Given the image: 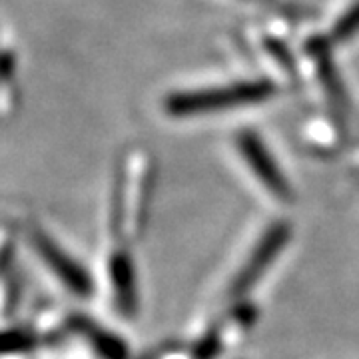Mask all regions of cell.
<instances>
[{"instance_id": "cell-1", "label": "cell", "mask_w": 359, "mask_h": 359, "mask_svg": "<svg viewBox=\"0 0 359 359\" xmlns=\"http://www.w3.org/2000/svg\"><path fill=\"white\" fill-rule=\"evenodd\" d=\"M276 94V86L268 80H252V82H238L230 86L212 90H196V92H174L166 96L164 110L174 118L186 116L212 114L224 112L233 108H244L264 102Z\"/></svg>"}, {"instance_id": "cell-2", "label": "cell", "mask_w": 359, "mask_h": 359, "mask_svg": "<svg viewBox=\"0 0 359 359\" xmlns=\"http://www.w3.org/2000/svg\"><path fill=\"white\" fill-rule=\"evenodd\" d=\"M238 148L240 154L244 156V160L250 164L252 172L256 174L257 180L268 188L269 192L278 198H290V184L283 178V174L278 170L273 158L269 156L268 148L264 146V142L257 138V134L244 130L238 136Z\"/></svg>"}, {"instance_id": "cell-3", "label": "cell", "mask_w": 359, "mask_h": 359, "mask_svg": "<svg viewBox=\"0 0 359 359\" xmlns=\"http://www.w3.org/2000/svg\"><path fill=\"white\" fill-rule=\"evenodd\" d=\"M287 231H290L287 230V226L278 224V226H273V228L266 233V238L259 242V245L256 248V252L250 257V262L245 264L244 271L238 276V282H236V292H238V294L250 290V287L257 282V278L262 276V271L271 264V259L282 252L283 244H285V240H287Z\"/></svg>"}, {"instance_id": "cell-4", "label": "cell", "mask_w": 359, "mask_h": 359, "mask_svg": "<svg viewBox=\"0 0 359 359\" xmlns=\"http://www.w3.org/2000/svg\"><path fill=\"white\" fill-rule=\"evenodd\" d=\"M330 39H323V36H316V39H309L308 42V52L311 54L313 62H316V70H318V76L327 98L332 100L334 106L337 108H346L347 106V94L344 88V82L341 76L335 68L334 58H332V48H330Z\"/></svg>"}, {"instance_id": "cell-5", "label": "cell", "mask_w": 359, "mask_h": 359, "mask_svg": "<svg viewBox=\"0 0 359 359\" xmlns=\"http://www.w3.org/2000/svg\"><path fill=\"white\" fill-rule=\"evenodd\" d=\"M36 245H39L40 254L44 256L46 262H48V266L60 276V280H62L70 290H74L78 294H86V292H90V282L88 278H86V273L78 268L76 264L66 256L65 252H60L58 245L52 244L50 240H46L44 236H39V238H36Z\"/></svg>"}, {"instance_id": "cell-6", "label": "cell", "mask_w": 359, "mask_h": 359, "mask_svg": "<svg viewBox=\"0 0 359 359\" xmlns=\"http://www.w3.org/2000/svg\"><path fill=\"white\" fill-rule=\"evenodd\" d=\"M112 278H114L118 297L130 309L134 304V282H132V268H130L128 259H124V257L116 259L112 266Z\"/></svg>"}, {"instance_id": "cell-7", "label": "cell", "mask_w": 359, "mask_h": 359, "mask_svg": "<svg viewBox=\"0 0 359 359\" xmlns=\"http://www.w3.org/2000/svg\"><path fill=\"white\" fill-rule=\"evenodd\" d=\"M359 32V0L347 11L341 18H337V22L332 28L330 42H347L353 39Z\"/></svg>"}, {"instance_id": "cell-8", "label": "cell", "mask_w": 359, "mask_h": 359, "mask_svg": "<svg viewBox=\"0 0 359 359\" xmlns=\"http://www.w3.org/2000/svg\"><path fill=\"white\" fill-rule=\"evenodd\" d=\"M252 2H262V4H269V6H276V11H287L290 6L287 4H283L282 0H252Z\"/></svg>"}]
</instances>
